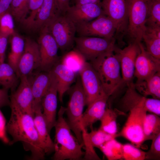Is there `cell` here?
Here are the masks:
<instances>
[{"label": "cell", "instance_id": "obj_1", "mask_svg": "<svg viewBox=\"0 0 160 160\" xmlns=\"http://www.w3.org/2000/svg\"><path fill=\"white\" fill-rule=\"evenodd\" d=\"M9 106L11 113L6 128L12 140L9 144L20 142L24 150L30 152L29 159H44L46 154L36 130L33 116L14 106Z\"/></svg>", "mask_w": 160, "mask_h": 160}, {"label": "cell", "instance_id": "obj_2", "mask_svg": "<svg viewBox=\"0 0 160 160\" xmlns=\"http://www.w3.org/2000/svg\"><path fill=\"white\" fill-rule=\"evenodd\" d=\"M65 107L61 106L58 113L54 126L55 135L53 160H79L83 159L84 152L82 150L84 145L80 143L73 135L64 115Z\"/></svg>", "mask_w": 160, "mask_h": 160}, {"label": "cell", "instance_id": "obj_3", "mask_svg": "<svg viewBox=\"0 0 160 160\" xmlns=\"http://www.w3.org/2000/svg\"><path fill=\"white\" fill-rule=\"evenodd\" d=\"M118 49L107 52L89 62L97 73L104 92L109 97L124 83L120 73Z\"/></svg>", "mask_w": 160, "mask_h": 160}, {"label": "cell", "instance_id": "obj_4", "mask_svg": "<svg viewBox=\"0 0 160 160\" xmlns=\"http://www.w3.org/2000/svg\"><path fill=\"white\" fill-rule=\"evenodd\" d=\"M68 90L69 99L65 113L67 116L66 121L78 141L84 145L81 124L86 99L79 76L75 84Z\"/></svg>", "mask_w": 160, "mask_h": 160}, {"label": "cell", "instance_id": "obj_5", "mask_svg": "<svg viewBox=\"0 0 160 160\" xmlns=\"http://www.w3.org/2000/svg\"><path fill=\"white\" fill-rule=\"evenodd\" d=\"M152 0H128V25L126 35L129 43L142 40Z\"/></svg>", "mask_w": 160, "mask_h": 160}, {"label": "cell", "instance_id": "obj_6", "mask_svg": "<svg viewBox=\"0 0 160 160\" xmlns=\"http://www.w3.org/2000/svg\"><path fill=\"white\" fill-rule=\"evenodd\" d=\"M115 38L109 39L91 36L76 37L75 50L87 61L92 62L101 55L118 48Z\"/></svg>", "mask_w": 160, "mask_h": 160}, {"label": "cell", "instance_id": "obj_7", "mask_svg": "<svg viewBox=\"0 0 160 160\" xmlns=\"http://www.w3.org/2000/svg\"><path fill=\"white\" fill-rule=\"evenodd\" d=\"M104 14L114 22L116 27L115 38L123 45L128 25V0H102L100 3Z\"/></svg>", "mask_w": 160, "mask_h": 160}, {"label": "cell", "instance_id": "obj_8", "mask_svg": "<svg viewBox=\"0 0 160 160\" xmlns=\"http://www.w3.org/2000/svg\"><path fill=\"white\" fill-rule=\"evenodd\" d=\"M44 28H46L52 35L59 49L63 52L69 51L73 47L76 27L65 14H61Z\"/></svg>", "mask_w": 160, "mask_h": 160}, {"label": "cell", "instance_id": "obj_9", "mask_svg": "<svg viewBox=\"0 0 160 160\" xmlns=\"http://www.w3.org/2000/svg\"><path fill=\"white\" fill-rule=\"evenodd\" d=\"M127 119L117 137H121L135 146L140 148L145 142L143 125L147 112L143 107L130 110Z\"/></svg>", "mask_w": 160, "mask_h": 160}, {"label": "cell", "instance_id": "obj_10", "mask_svg": "<svg viewBox=\"0 0 160 160\" xmlns=\"http://www.w3.org/2000/svg\"><path fill=\"white\" fill-rule=\"evenodd\" d=\"M79 36L115 38L116 27L113 21L104 14L91 21L75 24Z\"/></svg>", "mask_w": 160, "mask_h": 160}, {"label": "cell", "instance_id": "obj_11", "mask_svg": "<svg viewBox=\"0 0 160 160\" xmlns=\"http://www.w3.org/2000/svg\"><path fill=\"white\" fill-rule=\"evenodd\" d=\"M40 32L37 42L41 58L39 69L41 71L49 72L59 62L58 55L59 47L46 28L42 29Z\"/></svg>", "mask_w": 160, "mask_h": 160}, {"label": "cell", "instance_id": "obj_12", "mask_svg": "<svg viewBox=\"0 0 160 160\" xmlns=\"http://www.w3.org/2000/svg\"><path fill=\"white\" fill-rule=\"evenodd\" d=\"M23 54L19 60L17 74L20 78L23 76H29L41 65V58L38 43L30 38H26Z\"/></svg>", "mask_w": 160, "mask_h": 160}, {"label": "cell", "instance_id": "obj_13", "mask_svg": "<svg viewBox=\"0 0 160 160\" xmlns=\"http://www.w3.org/2000/svg\"><path fill=\"white\" fill-rule=\"evenodd\" d=\"M79 74L88 106L104 92L97 73L89 62L84 63Z\"/></svg>", "mask_w": 160, "mask_h": 160}, {"label": "cell", "instance_id": "obj_14", "mask_svg": "<svg viewBox=\"0 0 160 160\" xmlns=\"http://www.w3.org/2000/svg\"><path fill=\"white\" fill-rule=\"evenodd\" d=\"M17 87L9 97V105H12L33 116V98L31 89V79L29 76L20 78Z\"/></svg>", "mask_w": 160, "mask_h": 160}, {"label": "cell", "instance_id": "obj_15", "mask_svg": "<svg viewBox=\"0 0 160 160\" xmlns=\"http://www.w3.org/2000/svg\"><path fill=\"white\" fill-rule=\"evenodd\" d=\"M140 52L135 62L134 77L137 81L145 80L160 71V59L151 55L141 42Z\"/></svg>", "mask_w": 160, "mask_h": 160}, {"label": "cell", "instance_id": "obj_16", "mask_svg": "<svg viewBox=\"0 0 160 160\" xmlns=\"http://www.w3.org/2000/svg\"><path fill=\"white\" fill-rule=\"evenodd\" d=\"M139 43L132 42L122 49H118L122 77L127 86L134 83L133 79L136 58L140 52Z\"/></svg>", "mask_w": 160, "mask_h": 160}, {"label": "cell", "instance_id": "obj_17", "mask_svg": "<svg viewBox=\"0 0 160 160\" xmlns=\"http://www.w3.org/2000/svg\"><path fill=\"white\" fill-rule=\"evenodd\" d=\"M50 72L51 83L42 102V113L49 133L56 121L58 95L56 79L52 71Z\"/></svg>", "mask_w": 160, "mask_h": 160}, {"label": "cell", "instance_id": "obj_18", "mask_svg": "<svg viewBox=\"0 0 160 160\" xmlns=\"http://www.w3.org/2000/svg\"><path fill=\"white\" fill-rule=\"evenodd\" d=\"M103 14L100 3L70 6L65 14L75 25L91 21Z\"/></svg>", "mask_w": 160, "mask_h": 160}, {"label": "cell", "instance_id": "obj_19", "mask_svg": "<svg viewBox=\"0 0 160 160\" xmlns=\"http://www.w3.org/2000/svg\"><path fill=\"white\" fill-rule=\"evenodd\" d=\"M109 98L103 92L87 106L81 119L82 130H87L88 128H91L95 122L100 120L106 109Z\"/></svg>", "mask_w": 160, "mask_h": 160}, {"label": "cell", "instance_id": "obj_20", "mask_svg": "<svg viewBox=\"0 0 160 160\" xmlns=\"http://www.w3.org/2000/svg\"><path fill=\"white\" fill-rule=\"evenodd\" d=\"M62 14L57 0H44L31 30L40 31Z\"/></svg>", "mask_w": 160, "mask_h": 160}, {"label": "cell", "instance_id": "obj_21", "mask_svg": "<svg viewBox=\"0 0 160 160\" xmlns=\"http://www.w3.org/2000/svg\"><path fill=\"white\" fill-rule=\"evenodd\" d=\"M51 71L55 78L59 99L62 103L65 93L76 80L77 74L60 62Z\"/></svg>", "mask_w": 160, "mask_h": 160}, {"label": "cell", "instance_id": "obj_22", "mask_svg": "<svg viewBox=\"0 0 160 160\" xmlns=\"http://www.w3.org/2000/svg\"><path fill=\"white\" fill-rule=\"evenodd\" d=\"M31 79L34 112L35 109L42 108V99L51 83L50 72L41 71L36 74L32 79Z\"/></svg>", "mask_w": 160, "mask_h": 160}, {"label": "cell", "instance_id": "obj_23", "mask_svg": "<svg viewBox=\"0 0 160 160\" xmlns=\"http://www.w3.org/2000/svg\"><path fill=\"white\" fill-rule=\"evenodd\" d=\"M33 118L36 130L46 154L54 152V142L51 138L44 117L42 108L34 110Z\"/></svg>", "mask_w": 160, "mask_h": 160}, {"label": "cell", "instance_id": "obj_24", "mask_svg": "<svg viewBox=\"0 0 160 160\" xmlns=\"http://www.w3.org/2000/svg\"><path fill=\"white\" fill-rule=\"evenodd\" d=\"M136 90L145 97L160 99V71L145 80L137 81L134 83Z\"/></svg>", "mask_w": 160, "mask_h": 160}, {"label": "cell", "instance_id": "obj_25", "mask_svg": "<svg viewBox=\"0 0 160 160\" xmlns=\"http://www.w3.org/2000/svg\"><path fill=\"white\" fill-rule=\"evenodd\" d=\"M142 40L147 51L154 57L160 59V27L146 26Z\"/></svg>", "mask_w": 160, "mask_h": 160}, {"label": "cell", "instance_id": "obj_26", "mask_svg": "<svg viewBox=\"0 0 160 160\" xmlns=\"http://www.w3.org/2000/svg\"><path fill=\"white\" fill-rule=\"evenodd\" d=\"M127 87V89L121 101L122 109L121 111L125 113L137 107H143L145 108V102L147 97L142 95L136 90L134 83Z\"/></svg>", "mask_w": 160, "mask_h": 160}, {"label": "cell", "instance_id": "obj_27", "mask_svg": "<svg viewBox=\"0 0 160 160\" xmlns=\"http://www.w3.org/2000/svg\"><path fill=\"white\" fill-rule=\"evenodd\" d=\"M125 114L124 112L117 109H113L106 107L100 120L101 124L99 128L110 134L117 135V118L119 116Z\"/></svg>", "mask_w": 160, "mask_h": 160}, {"label": "cell", "instance_id": "obj_28", "mask_svg": "<svg viewBox=\"0 0 160 160\" xmlns=\"http://www.w3.org/2000/svg\"><path fill=\"white\" fill-rule=\"evenodd\" d=\"M12 36L11 50L8 55V63L17 73L18 63L24 49L25 41L16 33Z\"/></svg>", "mask_w": 160, "mask_h": 160}, {"label": "cell", "instance_id": "obj_29", "mask_svg": "<svg viewBox=\"0 0 160 160\" xmlns=\"http://www.w3.org/2000/svg\"><path fill=\"white\" fill-rule=\"evenodd\" d=\"M19 79L16 72L8 63L0 62V85L2 87L13 91L18 85Z\"/></svg>", "mask_w": 160, "mask_h": 160}, {"label": "cell", "instance_id": "obj_30", "mask_svg": "<svg viewBox=\"0 0 160 160\" xmlns=\"http://www.w3.org/2000/svg\"><path fill=\"white\" fill-rule=\"evenodd\" d=\"M143 132L145 141L152 140L160 133V116L147 113L144 123Z\"/></svg>", "mask_w": 160, "mask_h": 160}, {"label": "cell", "instance_id": "obj_31", "mask_svg": "<svg viewBox=\"0 0 160 160\" xmlns=\"http://www.w3.org/2000/svg\"><path fill=\"white\" fill-rule=\"evenodd\" d=\"M99 149L108 160L123 159V144L115 138L107 141Z\"/></svg>", "mask_w": 160, "mask_h": 160}, {"label": "cell", "instance_id": "obj_32", "mask_svg": "<svg viewBox=\"0 0 160 160\" xmlns=\"http://www.w3.org/2000/svg\"><path fill=\"white\" fill-rule=\"evenodd\" d=\"M86 61L83 57L75 50L65 54L60 62L76 74H79Z\"/></svg>", "mask_w": 160, "mask_h": 160}, {"label": "cell", "instance_id": "obj_33", "mask_svg": "<svg viewBox=\"0 0 160 160\" xmlns=\"http://www.w3.org/2000/svg\"><path fill=\"white\" fill-rule=\"evenodd\" d=\"M87 134L93 147L98 148L107 141L117 137L116 135L110 134L100 128L92 130L89 132L87 131Z\"/></svg>", "mask_w": 160, "mask_h": 160}, {"label": "cell", "instance_id": "obj_34", "mask_svg": "<svg viewBox=\"0 0 160 160\" xmlns=\"http://www.w3.org/2000/svg\"><path fill=\"white\" fill-rule=\"evenodd\" d=\"M146 152L131 143L123 144V159L125 160H144Z\"/></svg>", "mask_w": 160, "mask_h": 160}, {"label": "cell", "instance_id": "obj_35", "mask_svg": "<svg viewBox=\"0 0 160 160\" xmlns=\"http://www.w3.org/2000/svg\"><path fill=\"white\" fill-rule=\"evenodd\" d=\"M145 26L160 27V0H152Z\"/></svg>", "mask_w": 160, "mask_h": 160}, {"label": "cell", "instance_id": "obj_36", "mask_svg": "<svg viewBox=\"0 0 160 160\" xmlns=\"http://www.w3.org/2000/svg\"><path fill=\"white\" fill-rule=\"evenodd\" d=\"M13 18L9 9L0 17V33L8 37L15 33Z\"/></svg>", "mask_w": 160, "mask_h": 160}, {"label": "cell", "instance_id": "obj_37", "mask_svg": "<svg viewBox=\"0 0 160 160\" xmlns=\"http://www.w3.org/2000/svg\"><path fill=\"white\" fill-rule=\"evenodd\" d=\"M44 0H30L28 15L22 23L27 29L31 30L36 15Z\"/></svg>", "mask_w": 160, "mask_h": 160}, {"label": "cell", "instance_id": "obj_38", "mask_svg": "<svg viewBox=\"0 0 160 160\" xmlns=\"http://www.w3.org/2000/svg\"><path fill=\"white\" fill-rule=\"evenodd\" d=\"M87 130H82V137L85 152L83 159L88 160H100L101 159L95 152L87 134Z\"/></svg>", "mask_w": 160, "mask_h": 160}, {"label": "cell", "instance_id": "obj_39", "mask_svg": "<svg viewBox=\"0 0 160 160\" xmlns=\"http://www.w3.org/2000/svg\"><path fill=\"white\" fill-rule=\"evenodd\" d=\"M152 143L149 150L146 152L145 160H159L160 159V133L152 140Z\"/></svg>", "mask_w": 160, "mask_h": 160}, {"label": "cell", "instance_id": "obj_40", "mask_svg": "<svg viewBox=\"0 0 160 160\" xmlns=\"http://www.w3.org/2000/svg\"><path fill=\"white\" fill-rule=\"evenodd\" d=\"M144 108L147 112L160 116V99L146 97Z\"/></svg>", "mask_w": 160, "mask_h": 160}, {"label": "cell", "instance_id": "obj_41", "mask_svg": "<svg viewBox=\"0 0 160 160\" xmlns=\"http://www.w3.org/2000/svg\"><path fill=\"white\" fill-rule=\"evenodd\" d=\"M6 119L0 109V140L5 144H9L10 140L7 135Z\"/></svg>", "mask_w": 160, "mask_h": 160}, {"label": "cell", "instance_id": "obj_42", "mask_svg": "<svg viewBox=\"0 0 160 160\" xmlns=\"http://www.w3.org/2000/svg\"><path fill=\"white\" fill-rule=\"evenodd\" d=\"M21 0H12L9 8L10 12L14 18L20 22Z\"/></svg>", "mask_w": 160, "mask_h": 160}, {"label": "cell", "instance_id": "obj_43", "mask_svg": "<svg viewBox=\"0 0 160 160\" xmlns=\"http://www.w3.org/2000/svg\"><path fill=\"white\" fill-rule=\"evenodd\" d=\"M8 37L0 33V62L4 61Z\"/></svg>", "mask_w": 160, "mask_h": 160}, {"label": "cell", "instance_id": "obj_44", "mask_svg": "<svg viewBox=\"0 0 160 160\" xmlns=\"http://www.w3.org/2000/svg\"><path fill=\"white\" fill-rule=\"evenodd\" d=\"M30 0H21L20 15V22L22 23L28 14Z\"/></svg>", "mask_w": 160, "mask_h": 160}, {"label": "cell", "instance_id": "obj_45", "mask_svg": "<svg viewBox=\"0 0 160 160\" xmlns=\"http://www.w3.org/2000/svg\"><path fill=\"white\" fill-rule=\"evenodd\" d=\"M8 90L3 87L0 88V108L9 105L10 98L8 94Z\"/></svg>", "mask_w": 160, "mask_h": 160}, {"label": "cell", "instance_id": "obj_46", "mask_svg": "<svg viewBox=\"0 0 160 160\" xmlns=\"http://www.w3.org/2000/svg\"><path fill=\"white\" fill-rule=\"evenodd\" d=\"M12 0H0V18L9 9Z\"/></svg>", "mask_w": 160, "mask_h": 160}, {"label": "cell", "instance_id": "obj_47", "mask_svg": "<svg viewBox=\"0 0 160 160\" xmlns=\"http://www.w3.org/2000/svg\"><path fill=\"white\" fill-rule=\"evenodd\" d=\"M59 7L63 14H65L70 7V0H57Z\"/></svg>", "mask_w": 160, "mask_h": 160}, {"label": "cell", "instance_id": "obj_48", "mask_svg": "<svg viewBox=\"0 0 160 160\" xmlns=\"http://www.w3.org/2000/svg\"><path fill=\"white\" fill-rule=\"evenodd\" d=\"M102 0H75V5H79L86 4H99Z\"/></svg>", "mask_w": 160, "mask_h": 160}, {"label": "cell", "instance_id": "obj_49", "mask_svg": "<svg viewBox=\"0 0 160 160\" xmlns=\"http://www.w3.org/2000/svg\"></svg>", "mask_w": 160, "mask_h": 160}]
</instances>
